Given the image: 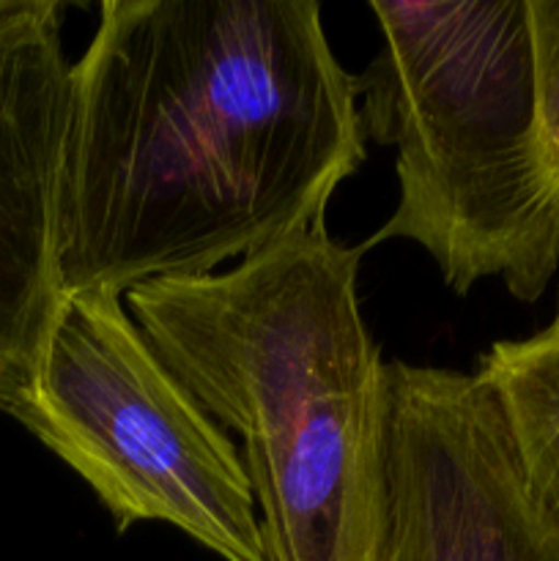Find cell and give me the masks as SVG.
Returning a JSON list of instances; mask_svg holds the SVG:
<instances>
[{
    "mask_svg": "<svg viewBox=\"0 0 559 561\" xmlns=\"http://www.w3.org/2000/svg\"><path fill=\"white\" fill-rule=\"evenodd\" d=\"M381 561H559L497 403L471 373L389 362Z\"/></svg>",
    "mask_w": 559,
    "mask_h": 561,
    "instance_id": "5b68a950",
    "label": "cell"
},
{
    "mask_svg": "<svg viewBox=\"0 0 559 561\" xmlns=\"http://www.w3.org/2000/svg\"><path fill=\"white\" fill-rule=\"evenodd\" d=\"M365 157L316 0H104L71 64L64 294L214 274L327 225Z\"/></svg>",
    "mask_w": 559,
    "mask_h": 561,
    "instance_id": "6da1fadb",
    "label": "cell"
},
{
    "mask_svg": "<svg viewBox=\"0 0 559 561\" xmlns=\"http://www.w3.org/2000/svg\"><path fill=\"white\" fill-rule=\"evenodd\" d=\"M497 403L515 466L559 524V318L524 340H499L471 373Z\"/></svg>",
    "mask_w": 559,
    "mask_h": 561,
    "instance_id": "52a82bcc",
    "label": "cell"
},
{
    "mask_svg": "<svg viewBox=\"0 0 559 561\" xmlns=\"http://www.w3.org/2000/svg\"><path fill=\"white\" fill-rule=\"evenodd\" d=\"M356 77L365 140L395 148L398 206L365 250L406 239L466 296L499 277L540 299L559 268V186L537 126L526 0L381 3Z\"/></svg>",
    "mask_w": 559,
    "mask_h": 561,
    "instance_id": "3957f363",
    "label": "cell"
},
{
    "mask_svg": "<svg viewBox=\"0 0 559 561\" xmlns=\"http://www.w3.org/2000/svg\"><path fill=\"white\" fill-rule=\"evenodd\" d=\"M9 416L82 477L118 535L168 524L223 561H269L244 460L121 294L66 296L36 381Z\"/></svg>",
    "mask_w": 559,
    "mask_h": 561,
    "instance_id": "277c9868",
    "label": "cell"
},
{
    "mask_svg": "<svg viewBox=\"0 0 559 561\" xmlns=\"http://www.w3.org/2000/svg\"><path fill=\"white\" fill-rule=\"evenodd\" d=\"M365 252L318 225L124 294L159 359L244 444L269 561H381L389 389L356 290Z\"/></svg>",
    "mask_w": 559,
    "mask_h": 561,
    "instance_id": "7a4b0ae2",
    "label": "cell"
},
{
    "mask_svg": "<svg viewBox=\"0 0 559 561\" xmlns=\"http://www.w3.org/2000/svg\"><path fill=\"white\" fill-rule=\"evenodd\" d=\"M5 5H9V0H0V11H3Z\"/></svg>",
    "mask_w": 559,
    "mask_h": 561,
    "instance_id": "9c48e42d",
    "label": "cell"
},
{
    "mask_svg": "<svg viewBox=\"0 0 559 561\" xmlns=\"http://www.w3.org/2000/svg\"><path fill=\"white\" fill-rule=\"evenodd\" d=\"M64 3L0 11V414L31 392L64 307L58 192L71 64Z\"/></svg>",
    "mask_w": 559,
    "mask_h": 561,
    "instance_id": "8992f818",
    "label": "cell"
},
{
    "mask_svg": "<svg viewBox=\"0 0 559 561\" xmlns=\"http://www.w3.org/2000/svg\"><path fill=\"white\" fill-rule=\"evenodd\" d=\"M535 55L537 126L546 168L559 186V0H526Z\"/></svg>",
    "mask_w": 559,
    "mask_h": 561,
    "instance_id": "ba28073f",
    "label": "cell"
}]
</instances>
